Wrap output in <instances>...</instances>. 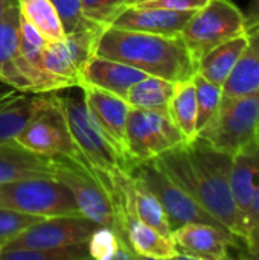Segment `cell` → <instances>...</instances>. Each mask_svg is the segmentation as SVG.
<instances>
[{"label":"cell","instance_id":"cell-1","mask_svg":"<svg viewBox=\"0 0 259 260\" xmlns=\"http://www.w3.org/2000/svg\"><path fill=\"white\" fill-rule=\"evenodd\" d=\"M154 163L234 236L246 244L241 213L231 187L232 154L197 136L154 158Z\"/></svg>","mask_w":259,"mask_h":260},{"label":"cell","instance_id":"cell-2","mask_svg":"<svg viewBox=\"0 0 259 260\" xmlns=\"http://www.w3.org/2000/svg\"><path fill=\"white\" fill-rule=\"evenodd\" d=\"M95 55L125 62L147 75L172 82L192 79L197 61L180 35H156L113 26L102 27Z\"/></svg>","mask_w":259,"mask_h":260},{"label":"cell","instance_id":"cell-3","mask_svg":"<svg viewBox=\"0 0 259 260\" xmlns=\"http://www.w3.org/2000/svg\"><path fill=\"white\" fill-rule=\"evenodd\" d=\"M52 177L72 193L79 213L101 227L116 232V206L102 175L90 168L84 158H52Z\"/></svg>","mask_w":259,"mask_h":260},{"label":"cell","instance_id":"cell-4","mask_svg":"<svg viewBox=\"0 0 259 260\" xmlns=\"http://www.w3.org/2000/svg\"><path fill=\"white\" fill-rule=\"evenodd\" d=\"M58 101L67 119L73 143L85 163L102 174H113L119 169L128 171L125 157L92 117L81 88L78 87V94L58 91Z\"/></svg>","mask_w":259,"mask_h":260},{"label":"cell","instance_id":"cell-5","mask_svg":"<svg viewBox=\"0 0 259 260\" xmlns=\"http://www.w3.org/2000/svg\"><path fill=\"white\" fill-rule=\"evenodd\" d=\"M0 209L40 216H82L70 190L55 178H24L0 184Z\"/></svg>","mask_w":259,"mask_h":260},{"label":"cell","instance_id":"cell-6","mask_svg":"<svg viewBox=\"0 0 259 260\" xmlns=\"http://www.w3.org/2000/svg\"><path fill=\"white\" fill-rule=\"evenodd\" d=\"M183 142L186 140L168 111L130 110L124 133V155L128 168L134 163L154 160Z\"/></svg>","mask_w":259,"mask_h":260},{"label":"cell","instance_id":"cell-7","mask_svg":"<svg viewBox=\"0 0 259 260\" xmlns=\"http://www.w3.org/2000/svg\"><path fill=\"white\" fill-rule=\"evenodd\" d=\"M244 32V12L232 0H209L191 15L180 37L198 61L211 49Z\"/></svg>","mask_w":259,"mask_h":260},{"label":"cell","instance_id":"cell-8","mask_svg":"<svg viewBox=\"0 0 259 260\" xmlns=\"http://www.w3.org/2000/svg\"><path fill=\"white\" fill-rule=\"evenodd\" d=\"M197 136L231 154L259 140V90L221 101L212 120Z\"/></svg>","mask_w":259,"mask_h":260},{"label":"cell","instance_id":"cell-9","mask_svg":"<svg viewBox=\"0 0 259 260\" xmlns=\"http://www.w3.org/2000/svg\"><path fill=\"white\" fill-rule=\"evenodd\" d=\"M15 142L27 151L49 158H82L70 136L58 91L47 93L44 104L27 120Z\"/></svg>","mask_w":259,"mask_h":260},{"label":"cell","instance_id":"cell-10","mask_svg":"<svg viewBox=\"0 0 259 260\" xmlns=\"http://www.w3.org/2000/svg\"><path fill=\"white\" fill-rule=\"evenodd\" d=\"M128 172L133 174L134 177H137L159 200V203L162 204V207L166 213L171 232L176 230L177 227L183 225V224L202 222V224L214 225V227H217L226 233H231L209 212H206L191 195H188L182 187H179L154 163V160L134 163L128 168Z\"/></svg>","mask_w":259,"mask_h":260},{"label":"cell","instance_id":"cell-11","mask_svg":"<svg viewBox=\"0 0 259 260\" xmlns=\"http://www.w3.org/2000/svg\"><path fill=\"white\" fill-rule=\"evenodd\" d=\"M102 27L105 26L89 24L66 34L58 41L46 43L41 55L44 67L78 88L79 73L84 64L95 55V44Z\"/></svg>","mask_w":259,"mask_h":260},{"label":"cell","instance_id":"cell-12","mask_svg":"<svg viewBox=\"0 0 259 260\" xmlns=\"http://www.w3.org/2000/svg\"><path fill=\"white\" fill-rule=\"evenodd\" d=\"M96 227L95 222L84 216L43 218L21 232L3 250H37L79 245L89 241Z\"/></svg>","mask_w":259,"mask_h":260},{"label":"cell","instance_id":"cell-13","mask_svg":"<svg viewBox=\"0 0 259 260\" xmlns=\"http://www.w3.org/2000/svg\"><path fill=\"white\" fill-rule=\"evenodd\" d=\"M171 239L180 254V259L224 260L229 257V248L246 250L243 241L214 225L189 222L171 232Z\"/></svg>","mask_w":259,"mask_h":260},{"label":"cell","instance_id":"cell-14","mask_svg":"<svg viewBox=\"0 0 259 260\" xmlns=\"http://www.w3.org/2000/svg\"><path fill=\"white\" fill-rule=\"evenodd\" d=\"M0 84L26 94H46L76 88L67 79L49 72L44 67L41 56H27L18 52L3 66Z\"/></svg>","mask_w":259,"mask_h":260},{"label":"cell","instance_id":"cell-15","mask_svg":"<svg viewBox=\"0 0 259 260\" xmlns=\"http://www.w3.org/2000/svg\"><path fill=\"white\" fill-rule=\"evenodd\" d=\"M116 235L124 248L130 251L134 259H180L171 236L163 235L136 218L118 213Z\"/></svg>","mask_w":259,"mask_h":260},{"label":"cell","instance_id":"cell-16","mask_svg":"<svg viewBox=\"0 0 259 260\" xmlns=\"http://www.w3.org/2000/svg\"><path fill=\"white\" fill-rule=\"evenodd\" d=\"M194 12L150 6H124L113 17L108 26L172 37L182 34L185 24Z\"/></svg>","mask_w":259,"mask_h":260},{"label":"cell","instance_id":"cell-17","mask_svg":"<svg viewBox=\"0 0 259 260\" xmlns=\"http://www.w3.org/2000/svg\"><path fill=\"white\" fill-rule=\"evenodd\" d=\"M145 76V72L131 67L125 62L110 59L101 55H93L84 64L79 73L78 87H95L125 99L131 85H134Z\"/></svg>","mask_w":259,"mask_h":260},{"label":"cell","instance_id":"cell-18","mask_svg":"<svg viewBox=\"0 0 259 260\" xmlns=\"http://www.w3.org/2000/svg\"><path fill=\"white\" fill-rule=\"evenodd\" d=\"M79 88L92 117L124 155V133L131 110L130 104L119 96L95 87L84 85Z\"/></svg>","mask_w":259,"mask_h":260},{"label":"cell","instance_id":"cell-19","mask_svg":"<svg viewBox=\"0 0 259 260\" xmlns=\"http://www.w3.org/2000/svg\"><path fill=\"white\" fill-rule=\"evenodd\" d=\"M24 178H53L52 158L34 154L15 140L0 145V184Z\"/></svg>","mask_w":259,"mask_h":260},{"label":"cell","instance_id":"cell-20","mask_svg":"<svg viewBox=\"0 0 259 260\" xmlns=\"http://www.w3.org/2000/svg\"><path fill=\"white\" fill-rule=\"evenodd\" d=\"M231 187L243 219L247 206L259 189V140L241 146L232 154Z\"/></svg>","mask_w":259,"mask_h":260},{"label":"cell","instance_id":"cell-21","mask_svg":"<svg viewBox=\"0 0 259 260\" xmlns=\"http://www.w3.org/2000/svg\"><path fill=\"white\" fill-rule=\"evenodd\" d=\"M246 34L247 44L221 87V101L240 98L259 90V24L247 29Z\"/></svg>","mask_w":259,"mask_h":260},{"label":"cell","instance_id":"cell-22","mask_svg":"<svg viewBox=\"0 0 259 260\" xmlns=\"http://www.w3.org/2000/svg\"><path fill=\"white\" fill-rule=\"evenodd\" d=\"M46 94H17L15 90L0 93V145L15 140L27 120L44 104Z\"/></svg>","mask_w":259,"mask_h":260},{"label":"cell","instance_id":"cell-23","mask_svg":"<svg viewBox=\"0 0 259 260\" xmlns=\"http://www.w3.org/2000/svg\"><path fill=\"white\" fill-rule=\"evenodd\" d=\"M246 44V32L218 44L197 61V73L202 75L205 79L223 87V84L232 73L240 55L243 53Z\"/></svg>","mask_w":259,"mask_h":260},{"label":"cell","instance_id":"cell-24","mask_svg":"<svg viewBox=\"0 0 259 260\" xmlns=\"http://www.w3.org/2000/svg\"><path fill=\"white\" fill-rule=\"evenodd\" d=\"M168 114L186 142L197 137V99L192 79L176 82L168 104Z\"/></svg>","mask_w":259,"mask_h":260},{"label":"cell","instance_id":"cell-25","mask_svg":"<svg viewBox=\"0 0 259 260\" xmlns=\"http://www.w3.org/2000/svg\"><path fill=\"white\" fill-rule=\"evenodd\" d=\"M174 87L176 82L172 81L147 75L134 85H131L125 101L131 108L168 111V104L174 93Z\"/></svg>","mask_w":259,"mask_h":260},{"label":"cell","instance_id":"cell-26","mask_svg":"<svg viewBox=\"0 0 259 260\" xmlns=\"http://www.w3.org/2000/svg\"><path fill=\"white\" fill-rule=\"evenodd\" d=\"M20 15L27 20L46 40L58 41L66 35L61 17L52 0H17Z\"/></svg>","mask_w":259,"mask_h":260},{"label":"cell","instance_id":"cell-27","mask_svg":"<svg viewBox=\"0 0 259 260\" xmlns=\"http://www.w3.org/2000/svg\"><path fill=\"white\" fill-rule=\"evenodd\" d=\"M197 99V133H200L215 116L221 105L223 91L221 85H217L195 72L192 76Z\"/></svg>","mask_w":259,"mask_h":260},{"label":"cell","instance_id":"cell-28","mask_svg":"<svg viewBox=\"0 0 259 260\" xmlns=\"http://www.w3.org/2000/svg\"><path fill=\"white\" fill-rule=\"evenodd\" d=\"M87 250L90 259L114 260L134 259L130 251H127L113 229L98 225L87 241Z\"/></svg>","mask_w":259,"mask_h":260},{"label":"cell","instance_id":"cell-29","mask_svg":"<svg viewBox=\"0 0 259 260\" xmlns=\"http://www.w3.org/2000/svg\"><path fill=\"white\" fill-rule=\"evenodd\" d=\"M90 259L87 242L61 248H37V250H3L0 260H85Z\"/></svg>","mask_w":259,"mask_h":260},{"label":"cell","instance_id":"cell-30","mask_svg":"<svg viewBox=\"0 0 259 260\" xmlns=\"http://www.w3.org/2000/svg\"><path fill=\"white\" fill-rule=\"evenodd\" d=\"M20 46V11L11 6L0 18V72L3 66L17 55Z\"/></svg>","mask_w":259,"mask_h":260},{"label":"cell","instance_id":"cell-31","mask_svg":"<svg viewBox=\"0 0 259 260\" xmlns=\"http://www.w3.org/2000/svg\"><path fill=\"white\" fill-rule=\"evenodd\" d=\"M40 219L43 218L0 209V251L6 248L21 232H24Z\"/></svg>","mask_w":259,"mask_h":260},{"label":"cell","instance_id":"cell-32","mask_svg":"<svg viewBox=\"0 0 259 260\" xmlns=\"http://www.w3.org/2000/svg\"><path fill=\"white\" fill-rule=\"evenodd\" d=\"M81 14L85 21L98 26H108L121 11L122 0H79Z\"/></svg>","mask_w":259,"mask_h":260},{"label":"cell","instance_id":"cell-33","mask_svg":"<svg viewBox=\"0 0 259 260\" xmlns=\"http://www.w3.org/2000/svg\"><path fill=\"white\" fill-rule=\"evenodd\" d=\"M52 3L58 9L66 34H70L73 30H78L81 27L92 24L84 20L81 14V8H79V0H52Z\"/></svg>","mask_w":259,"mask_h":260},{"label":"cell","instance_id":"cell-34","mask_svg":"<svg viewBox=\"0 0 259 260\" xmlns=\"http://www.w3.org/2000/svg\"><path fill=\"white\" fill-rule=\"evenodd\" d=\"M209 0H148L136 6H150V8H163L172 11H197L203 8Z\"/></svg>","mask_w":259,"mask_h":260},{"label":"cell","instance_id":"cell-35","mask_svg":"<svg viewBox=\"0 0 259 260\" xmlns=\"http://www.w3.org/2000/svg\"><path fill=\"white\" fill-rule=\"evenodd\" d=\"M243 225H244V230H246V236H247V232L253 227L259 225V189L256 190V193L253 195L250 204L247 206L244 215H243Z\"/></svg>","mask_w":259,"mask_h":260},{"label":"cell","instance_id":"cell-36","mask_svg":"<svg viewBox=\"0 0 259 260\" xmlns=\"http://www.w3.org/2000/svg\"><path fill=\"white\" fill-rule=\"evenodd\" d=\"M246 251L247 257L259 259V225L250 229L246 236Z\"/></svg>","mask_w":259,"mask_h":260},{"label":"cell","instance_id":"cell-37","mask_svg":"<svg viewBox=\"0 0 259 260\" xmlns=\"http://www.w3.org/2000/svg\"><path fill=\"white\" fill-rule=\"evenodd\" d=\"M259 24V0H250L244 12V26L246 30Z\"/></svg>","mask_w":259,"mask_h":260},{"label":"cell","instance_id":"cell-38","mask_svg":"<svg viewBox=\"0 0 259 260\" xmlns=\"http://www.w3.org/2000/svg\"><path fill=\"white\" fill-rule=\"evenodd\" d=\"M14 5H17V0H0V18H2L3 14H5L11 6H14Z\"/></svg>","mask_w":259,"mask_h":260},{"label":"cell","instance_id":"cell-39","mask_svg":"<svg viewBox=\"0 0 259 260\" xmlns=\"http://www.w3.org/2000/svg\"><path fill=\"white\" fill-rule=\"evenodd\" d=\"M148 0H122V8L124 6H136V5H142Z\"/></svg>","mask_w":259,"mask_h":260}]
</instances>
